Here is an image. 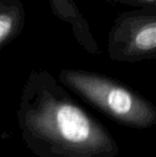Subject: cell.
Instances as JSON below:
<instances>
[{
    "label": "cell",
    "instance_id": "cell-1",
    "mask_svg": "<svg viewBox=\"0 0 156 157\" xmlns=\"http://www.w3.org/2000/svg\"><path fill=\"white\" fill-rule=\"evenodd\" d=\"M16 117L24 142L38 157L119 155L108 129L47 72L28 77Z\"/></svg>",
    "mask_w": 156,
    "mask_h": 157
},
{
    "label": "cell",
    "instance_id": "cell-2",
    "mask_svg": "<svg viewBox=\"0 0 156 157\" xmlns=\"http://www.w3.org/2000/svg\"><path fill=\"white\" fill-rule=\"evenodd\" d=\"M59 77L63 85L119 124L149 128L156 123L154 105L115 79L78 70H63Z\"/></svg>",
    "mask_w": 156,
    "mask_h": 157
},
{
    "label": "cell",
    "instance_id": "cell-3",
    "mask_svg": "<svg viewBox=\"0 0 156 157\" xmlns=\"http://www.w3.org/2000/svg\"><path fill=\"white\" fill-rule=\"evenodd\" d=\"M156 17L154 14L128 13L116 21L109 35V54L117 61H134L154 57Z\"/></svg>",
    "mask_w": 156,
    "mask_h": 157
},
{
    "label": "cell",
    "instance_id": "cell-4",
    "mask_svg": "<svg viewBox=\"0 0 156 157\" xmlns=\"http://www.w3.org/2000/svg\"><path fill=\"white\" fill-rule=\"evenodd\" d=\"M24 18L21 6L16 0H0V48L19 31Z\"/></svg>",
    "mask_w": 156,
    "mask_h": 157
},
{
    "label": "cell",
    "instance_id": "cell-5",
    "mask_svg": "<svg viewBox=\"0 0 156 157\" xmlns=\"http://www.w3.org/2000/svg\"><path fill=\"white\" fill-rule=\"evenodd\" d=\"M126 1H131V2H142V3H154L155 0H126Z\"/></svg>",
    "mask_w": 156,
    "mask_h": 157
}]
</instances>
